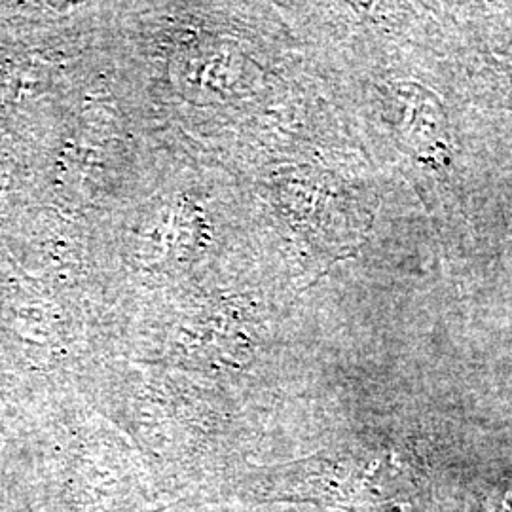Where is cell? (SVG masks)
I'll return each mask as SVG.
<instances>
[{"mask_svg":"<svg viewBox=\"0 0 512 512\" xmlns=\"http://www.w3.org/2000/svg\"><path fill=\"white\" fill-rule=\"evenodd\" d=\"M385 97L404 152L420 164H450L454 158V137L448 112L439 97L412 80L389 82Z\"/></svg>","mask_w":512,"mask_h":512,"instance_id":"cell-1","label":"cell"},{"mask_svg":"<svg viewBox=\"0 0 512 512\" xmlns=\"http://www.w3.org/2000/svg\"><path fill=\"white\" fill-rule=\"evenodd\" d=\"M480 82L494 95L503 109L512 110V67L501 59H486L480 71Z\"/></svg>","mask_w":512,"mask_h":512,"instance_id":"cell-2","label":"cell"}]
</instances>
